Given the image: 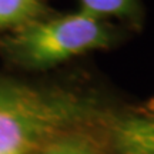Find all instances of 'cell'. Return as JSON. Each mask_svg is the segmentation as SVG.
<instances>
[{
  "label": "cell",
  "mask_w": 154,
  "mask_h": 154,
  "mask_svg": "<svg viewBox=\"0 0 154 154\" xmlns=\"http://www.w3.org/2000/svg\"><path fill=\"white\" fill-rule=\"evenodd\" d=\"M87 111L70 94L0 84V154H38L54 133Z\"/></svg>",
  "instance_id": "obj_1"
},
{
  "label": "cell",
  "mask_w": 154,
  "mask_h": 154,
  "mask_svg": "<svg viewBox=\"0 0 154 154\" xmlns=\"http://www.w3.org/2000/svg\"><path fill=\"white\" fill-rule=\"evenodd\" d=\"M111 36L100 17L86 10L33 22L17 27L3 40V47L20 64L46 69L86 51L106 47Z\"/></svg>",
  "instance_id": "obj_2"
},
{
  "label": "cell",
  "mask_w": 154,
  "mask_h": 154,
  "mask_svg": "<svg viewBox=\"0 0 154 154\" xmlns=\"http://www.w3.org/2000/svg\"><path fill=\"white\" fill-rule=\"evenodd\" d=\"M113 144L117 154H154V120L137 116L117 120Z\"/></svg>",
  "instance_id": "obj_3"
},
{
  "label": "cell",
  "mask_w": 154,
  "mask_h": 154,
  "mask_svg": "<svg viewBox=\"0 0 154 154\" xmlns=\"http://www.w3.org/2000/svg\"><path fill=\"white\" fill-rule=\"evenodd\" d=\"M42 10L38 0H0V30L33 22Z\"/></svg>",
  "instance_id": "obj_4"
},
{
  "label": "cell",
  "mask_w": 154,
  "mask_h": 154,
  "mask_svg": "<svg viewBox=\"0 0 154 154\" xmlns=\"http://www.w3.org/2000/svg\"><path fill=\"white\" fill-rule=\"evenodd\" d=\"M83 10L94 16H130L136 10V0H80Z\"/></svg>",
  "instance_id": "obj_5"
},
{
  "label": "cell",
  "mask_w": 154,
  "mask_h": 154,
  "mask_svg": "<svg viewBox=\"0 0 154 154\" xmlns=\"http://www.w3.org/2000/svg\"><path fill=\"white\" fill-rule=\"evenodd\" d=\"M38 154H94L93 149L80 138L66 137L49 143L38 151Z\"/></svg>",
  "instance_id": "obj_6"
},
{
  "label": "cell",
  "mask_w": 154,
  "mask_h": 154,
  "mask_svg": "<svg viewBox=\"0 0 154 154\" xmlns=\"http://www.w3.org/2000/svg\"><path fill=\"white\" fill-rule=\"evenodd\" d=\"M149 109H150V111L154 113V99H151V101L149 103Z\"/></svg>",
  "instance_id": "obj_7"
}]
</instances>
